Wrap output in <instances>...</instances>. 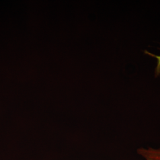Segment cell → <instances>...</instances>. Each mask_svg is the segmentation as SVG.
<instances>
[{
	"instance_id": "1",
	"label": "cell",
	"mask_w": 160,
	"mask_h": 160,
	"mask_svg": "<svg viewBox=\"0 0 160 160\" xmlns=\"http://www.w3.org/2000/svg\"><path fill=\"white\" fill-rule=\"evenodd\" d=\"M137 152L145 160H160V148H141Z\"/></svg>"
},
{
	"instance_id": "2",
	"label": "cell",
	"mask_w": 160,
	"mask_h": 160,
	"mask_svg": "<svg viewBox=\"0 0 160 160\" xmlns=\"http://www.w3.org/2000/svg\"><path fill=\"white\" fill-rule=\"evenodd\" d=\"M145 53H148L149 55L157 59V65L155 68V75L156 76L160 74V55H155L154 54H151L148 52H145Z\"/></svg>"
}]
</instances>
